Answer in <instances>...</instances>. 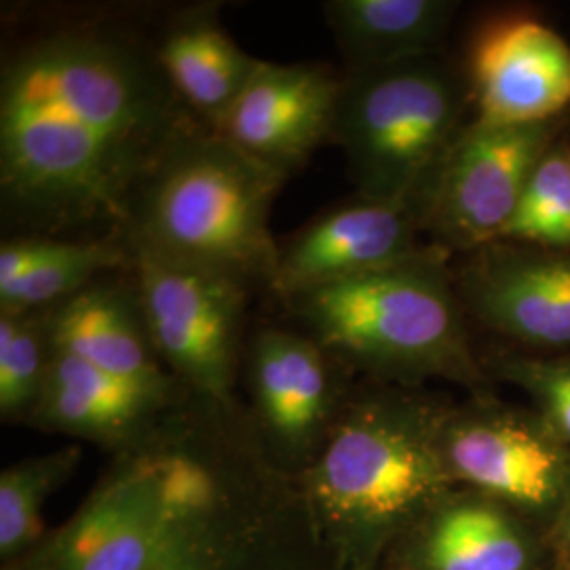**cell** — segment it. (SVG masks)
Masks as SVG:
<instances>
[{
    "label": "cell",
    "mask_w": 570,
    "mask_h": 570,
    "mask_svg": "<svg viewBox=\"0 0 570 570\" xmlns=\"http://www.w3.org/2000/svg\"><path fill=\"white\" fill-rule=\"evenodd\" d=\"M197 125L142 28L85 11L32 23L0 66L2 228L119 237L144 178Z\"/></svg>",
    "instance_id": "cell-1"
},
{
    "label": "cell",
    "mask_w": 570,
    "mask_h": 570,
    "mask_svg": "<svg viewBox=\"0 0 570 570\" xmlns=\"http://www.w3.org/2000/svg\"><path fill=\"white\" fill-rule=\"evenodd\" d=\"M285 180L197 125L144 178L119 237L131 249L204 266L252 292H271L279 242L268 218Z\"/></svg>",
    "instance_id": "cell-2"
},
{
    "label": "cell",
    "mask_w": 570,
    "mask_h": 570,
    "mask_svg": "<svg viewBox=\"0 0 570 570\" xmlns=\"http://www.w3.org/2000/svg\"><path fill=\"white\" fill-rule=\"evenodd\" d=\"M450 254L429 245L414 258L282 301L298 327L345 367L379 376L471 381L468 315Z\"/></svg>",
    "instance_id": "cell-3"
},
{
    "label": "cell",
    "mask_w": 570,
    "mask_h": 570,
    "mask_svg": "<svg viewBox=\"0 0 570 570\" xmlns=\"http://www.w3.org/2000/svg\"><path fill=\"white\" fill-rule=\"evenodd\" d=\"M442 428L425 407L383 395L346 400L326 444L298 475L341 569L367 537L433 503L450 475Z\"/></svg>",
    "instance_id": "cell-4"
},
{
    "label": "cell",
    "mask_w": 570,
    "mask_h": 570,
    "mask_svg": "<svg viewBox=\"0 0 570 570\" xmlns=\"http://www.w3.org/2000/svg\"><path fill=\"white\" fill-rule=\"evenodd\" d=\"M469 110L468 75L444 53L343 72L330 144L357 195L410 204Z\"/></svg>",
    "instance_id": "cell-5"
},
{
    "label": "cell",
    "mask_w": 570,
    "mask_h": 570,
    "mask_svg": "<svg viewBox=\"0 0 570 570\" xmlns=\"http://www.w3.org/2000/svg\"><path fill=\"white\" fill-rule=\"evenodd\" d=\"M146 570H343L298 475L249 435L220 489L190 511Z\"/></svg>",
    "instance_id": "cell-6"
},
{
    "label": "cell",
    "mask_w": 570,
    "mask_h": 570,
    "mask_svg": "<svg viewBox=\"0 0 570 570\" xmlns=\"http://www.w3.org/2000/svg\"><path fill=\"white\" fill-rule=\"evenodd\" d=\"M560 119L492 125L469 119L410 205L435 247L471 254L499 244Z\"/></svg>",
    "instance_id": "cell-7"
},
{
    "label": "cell",
    "mask_w": 570,
    "mask_h": 570,
    "mask_svg": "<svg viewBox=\"0 0 570 570\" xmlns=\"http://www.w3.org/2000/svg\"><path fill=\"white\" fill-rule=\"evenodd\" d=\"M136 282L153 346L183 387L235 406L233 385L242 360L247 285L204 266L131 249Z\"/></svg>",
    "instance_id": "cell-8"
},
{
    "label": "cell",
    "mask_w": 570,
    "mask_h": 570,
    "mask_svg": "<svg viewBox=\"0 0 570 570\" xmlns=\"http://www.w3.org/2000/svg\"><path fill=\"white\" fill-rule=\"evenodd\" d=\"M343 364L301 327L263 326L247 345L252 423L266 454L301 475L326 444L346 400Z\"/></svg>",
    "instance_id": "cell-9"
},
{
    "label": "cell",
    "mask_w": 570,
    "mask_h": 570,
    "mask_svg": "<svg viewBox=\"0 0 570 570\" xmlns=\"http://www.w3.org/2000/svg\"><path fill=\"white\" fill-rule=\"evenodd\" d=\"M421 225L407 202H376L355 193L332 205L279 244L271 292L285 301L414 258Z\"/></svg>",
    "instance_id": "cell-10"
},
{
    "label": "cell",
    "mask_w": 570,
    "mask_h": 570,
    "mask_svg": "<svg viewBox=\"0 0 570 570\" xmlns=\"http://www.w3.org/2000/svg\"><path fill=\"white\" fill-rule=\"evenodd\" d=\"M452 277L475 324L532 348H570V252L489 245Z\"/></svg>",
    "instance_id": "cell-11"
},
{
    "label": "cell",
    "mask_w": 570,
    "mask_h": 570,
    "mask_svg": "<svg viewBox=\"0 0 570 570\" xmlns=\"http://www.w3.org/2000/svg\"><path fill=\"white\" fill-rule=\"evenodd\" d=\"M343 75L320 61H263L239 100L212 129L284 176L330 144Z\"/></svg>",
    "instance_id": "cell-12"
},
{
    "label": "cell",
    "mask_w": 570,
    "mask_h": 570,
    "mask_svg": "<svg viewBox=\"0 0 570 570\" xmlns=\"http://www.w3.org/2000/svg\"><path fill=\"white\" fill-rule=\"evenodd\" d=\"M465 75L478 121H553L570 106L569 42L541 21L490 26L473 45Z\"/></svg>",
    "instance_id": "cell-13"
},
{
    "label": "cell",
    "mask_w": 570,
    "mask_h": 570,
    "mask_svg": "<svg viewBox=\"0 0 570 570\" xmlns=\"http://www.w3.org/2000/svg\"><path fill=\"white\" fill-rule=\"evenodd\" d=\"M51 332L56 348L117 379L161 393L186 389L165 370L153 346L129 271L110 273L51 306Z\"/></svg>",
    "instance_id": "cell-14"
},
{
    "label": "cell",
    "mask_w": 570,
    "mask_h": 570,
    "mask_svg": "<svg viewBox=\"0 0 570 570\" xmlns=\"http://www.w3.org/2000/svg\"><path fill=\"white\" fill-rule=\"evenodd\" d=\"M184 393L134 385L53 346L41 402L28 423L122 452L138 444Z\"/></svg>",
    "instance_id": "cell-15"
},
{
    "label": "cell",
    "mask_w": 570,
    "mask_h": 570,
    "mask_svg": "<svg viewBox=\"0 0 570 570\" xmlns=\"http://www.w3.org/2000/svg\"><path fill=\"white\" fill-rule=\"evenodd\" d=\"M452 480L527 505H543L560 489L564 461L539 431L508 416H468L442 428Z\"/></svg>",
    "instance_id": "cell-16"
},
{
    "label": "cell",
    "mask_w": 570,
    "mask_h": 570,
    "mask_svg": "<svg viewBox=\"0 0 570 570\" xmlns=\"http://www.w3.org/2000/svg\"><path fill=\"white\" fill-rule=\"evenodd\" d=\"M165 79L209 129L239 100L263 61L226 32L216 4L190 7L153 37Z\"/></svg>",
    "instance_id": "cell-17"
},
{
    "label": "cell",
    "mask_w": 570,
    "mask_h": 570,
    "mask_svg": "<svg viewBox=\"0 0 570 570\" xmlns=\"http://www.w3.org/2000/svg\"><path fill=\"white\" fill-rule=\"evenodd\" d=\"M454 0H327V28L345 72L442 53L459 11Z\"/></svg>",
    "instance_id": "cell-18"
},
{
    "label": "cell",
    "mask_w": 570,
    "mask_h": 570,
    "mask_svg": "<svg viewBox=\"0 0 570 570\" xmlns=\"http://www.w3.org/2000/svg\"><path fill=\"white\" fill-rule=\"evenodd\" d=\"M129 266L131 252L121 237H42L37 268L20 282L0 287V311L51 308Z\"/></svg>",
    "instance_id": "cell-19"
},
{
    "label": "cell",
    "mask_w": 570,
    "mask_h": 570,
    "mask_svg": "<svg viewBox=\"0 0 570 570\" xmlns=\"http://www.w3.org/2000/svg\"><path fill=\"white\" fill-rule=\"evenodd\" d=\"M425 558L431 570H524L527 548L501 511L463 503L442 511Z\"/></svg>",
    "instance_id": "cell-20"
},
{
    "label": "cell",
    "mask_w": 570,
    "mask_h": 570,
    "mask_svg": "<svg viewBox=\"0 0 570 570\" xmlns=\"http://www.w3.org/2000/svg\"><path fill=\"white\" fill-rule=\"evenodd\" d=\"M53 360L51 308L0 311V414L30 421Z\"/></svg>",
    "instance_id": "cell-21"
},
{
    "label": "cell",
    "mask_w": 570,
    "mask_h": 570,
    "mask_svg": "<svg viewBox=\"0 0 570 570\" xmlns=\"http://www.w3.org/2000/svg\"><path fill=\"white\" fill-rule=\"evenodd\" d=\"M81 461L75 446L26 459L0 475V553L20 560L41 539V510L49 494Z\"/></svg>",
    "instance_id": "cell-22"
},
{
    "label": "cell",
    "mask_w": 570,
    "mask_h": 570,
    "mask_svg": "<svg viewBox=\"0 0 570 570\" xmlns=\"http://www.w3.org/2000/svg\"><path fill=\"white\" fill-rule=\"evenodd\" d=\"M524 242L570 252V150L553 146L534 169L499 244Z\"/></svg>",
    "instance_id": "cell-23"
},
{
    "label": "cell",
    "mask_w": 570,
    "mask_h": 570,
    "mask_svg": "<svg viewBox=\"0 0 570 570\" xmlns=\"http://www.w3.org/2000/svg\"><path fill=\"white\" fill-rule=\"evenodd\" d=\"M508 370L513 381H520L543 404L551 425L570 442V360H511Z\"/></svg>",
    "instance_id": "cell-24"
},
{
    "label": "cell",
    "mask_w": 570,
    "mask_h": 570,
    "mask_svg": "<svg viewBox=\"0 0 570 570\" xmlns=\"http://www.w3.org/2000/svg\"><path fill=\"white\" fill-rule=\"evenodd\" d=\"M569 539H570V530H569Z\"/></svg>",
    "instance_id": "cell-25"
}]
</instances>
